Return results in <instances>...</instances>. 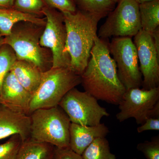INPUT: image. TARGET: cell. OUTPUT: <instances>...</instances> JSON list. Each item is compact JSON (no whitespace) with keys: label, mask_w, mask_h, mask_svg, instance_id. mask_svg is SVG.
I'll list each match as a JSON object with an SVG mask.
<instances>
[{"label":"cell","mask_w":159,"mask_h":159,"mask_svg":"<svg viewBox=\"0 0 159 159\" xmlns=\"http://www.w3.org/2000/svg\"><path fill=\"white\" fill-rule=\"evenodd\" d=\"M148 130H159V118H147L144 123L137 128L139 133Z\"/></svg>","instance_id":"cell-27"},{"label":"cell","mask_w":159,"mask_h":159,"mask_svg":"<svg viewBox=\"0 0 159 159\" xmlns=\"http://www.w3.org/2000/svg\"><path fill=\"white\" fill-rule=\"evenodd\" d=\"M58 106L65 112L72 123L79 125H99L103 117L110 116L106 109L99 105L96 98L76 88L66 94Z\"/></svg>","instance_id":"cell-5"},{"label":"cell","mask_w":159,"mask_h":159,"mask_svg":"<svg viewBox=\"0 0 159 159\" xmlns=\"http://www.w3.org/2000/svg\"><path fill=\"white\" fill-rule=\"evenodd\" d=\"M16 60L14 51L9 46H0V97L4 80Z\"/></svg>","instance_id":"cell-21"},{"label":"cell","mask_w":159,"mask_h":159,"mask_svg":"<svg viewBox=\"0 0 159 159\" xmlns=\"http://www.w3.org/2000/svg\"><path fill=\"white\" fill-rule=\"evenodd\" d=\"M81 81V76L69 68H51L43 72L39 87L32 95L30 115L39 109L58 106L66 94Z\"/></svg>","instance_id":"cell-4"},{"label":"cell","mask_w":159,"mask_h":159,"mask_svg":"<svg viewBox=\"0 0 159 159\" xmlns=\"http://www.w3.org/2000/svg\"><path fill=\"white\" fill-rule=\"evenodd\" d=\"M54 159H83L82 156L76 153L70 147L55 148Z\"/></svg>","instance_id":"cell-26"},{"label":"cell","mask_w":159,"mask_h":159,"mask_svg":"<svg viewBox=\"0 0 159 159\" xmlns=\"http://www.w3.org/2000/svg\"><path fill=\"white\" fill-rule=\"evenodd\" d=\"M10 70L20 83L33 95L39 87L43 72L30 63L19 60L16 61Z\"/></svg>","instance_id":"cell-15"},{"label":"cell","mask_w":159,"mask_h":159,"mask_svg":"<svg viewBox=\"0 0 159 159\" xmlns=\"http://www.w3.org/2000/svg\"><path fill=\"white\" fill-rule=\"evenodd\" d=\"M142 30L152 34L159 27V0L139 5Z\"/></svg>","instance_id":"cell-18"},{"label":"cell","mask_w":159,"mask_h":159,"mask_svg":"<svg viewBox=\"0 0 159 159\" xmlns=\"http://www.w3.org/2000/svg\"><path fill=\"white\" fill-rule=\"evenodd\" d=\"M75 2L79 10L100 19L107 16L116 3L113 0H75Z\"/></svg>","instance_id":"cell-19"},{"label":"cell","mask_w":159,"mask_h":159,"mask_svg":"<svg viewBox=\"0 0 159 159\" xmlns=\"http://www.w3.org/2000/svg\"><path fill=\"white\" fill-rule=\"evenodd\" d=\"M81 156L83 159H117L111 152L109 143L105 137L95 139Z\"/></svg>","instance_id":"cell-20"},{"label":"cell","mask_w":159,"mask_h":159,"mask_svg":"<svg viewBox=\"0 0 159 159\" xmlns=\"http://www.w3.org/2000/svg\"><path fill=\"white\" fill-rule=\"evenodd\" d=\"M113 1L114 2H115L117 3L118 2L119 0H113Z\"/></svg>","instance_id":"cell-32"},{"label":"cell","mask_w":159,"mask_h":159,"mask_svg":"<svg viewBox=\"0 0 159 159\" xmlns=\"http://www.w3.org/2000/svg\"><path fill=\"white\" fill-rule=\"evenodd\" d=\"M43 14L45 16V28L40 37L41 47L48 48L52 54L51 68H70V57L65 51L66 31L61 12L46 6Z\"/></svg>","instance_id":"cell-8"},{"label":"cell","mask_w":159,"mask_h":159,"mask_svg":"<svg viewBox=\"0 0 159 159\" xmlns=\"http://www.w3.org/2000/svg\"><path fill=\"white\" fill-rule=\"evenodd\" d=\"M56 147L30 138L23 142L17 159H54Z\"/></svg>","instance_id":"cell-17"},{"label":"cell","mask_w":159,"mask_h":159,"mask_svg":"<svg viewBox=\"0 0 159 159\" xmlns=\"http://www.w3.org/2000/svg\"><path fill=\"white\" fill-rule=\"evenodd\" d=\"M9 46L14 51L17 60L30 63L42 72L46 69V54L35 33L28 29H12L11 34L5 36L2 45Z\"/></svg>","instance_id":"cell-10"},{"label":"cell","mask_w":159,"mask_h":159,"mask_svg":"<svg viewBox=\"0 0 159 159\" xmlns=\"http://www.w3.org/2000/svg\"><path fill=\"white\" fill-rule=\"evenodd\" d=\"M2 36L1 35V33H0V46L2 45V39H1V36Z\"/></svg>","instance_id":"cell-31"},{"label":"cell","mask_w":159,"mask_h":159,"mask_svg":"<svg viewBox=\"0 0 159 159\" xmlns=\"http://www.w3.org/2000/svg\"><path fill=\"white\" fill-rule=\"evenodd\" d=\"M109 130L104 123L89 126L71 122L70 129V145L72 150L81 155L95 139L106 137Z\"/></svg>","instance_id":"cell-14"},{"label":"cell","mask_w":159,"mask_h":159,"mask_svg":"<svg viewBox=\"0 0 159 159\" xmlns=\"http://www.w3.org/2000/svg\"><path fill=\"white\" fill-rule=\"evenodd\" d=\"M135 2H136L138 4H141L142 3L147 2H151V1H153V0H134Z\"/></svg>","instance_id":"cell-30"},{"label":"cell","mask_w":159,"mask_h":159,"mask_svg":"<svg viewBox=\"0 0 159 159\" xmlns=\"http://www.w3.org/2000/svg\"><path fill=\"white\" fill-rule=\"evenodd\" d=\"M47 6L43 0H14L13 8L22 12L35 15L43 14Z\"/></svg>","instance_id":"cell-23"},{"label":"cell","mask_w":159,"mask_h":159,"mask_svg":"<svg viewBox=\"0 0 159 159\" xmlns=\"http://www.w3.org/2000/svg\"><path fill=\"white\" fill-rule=\"evenodd\" d=\"M159 118V101L148 112L147 118Z\"/></svg>","instance_id":"cell-28"},{"label":"cell","mask_w":159,"mask_h":159,"mask_svg":"<svg viewBox=\"0 0 159 159\" xmlns=\"http://www.w3.org/2000/svg\"><path fill=\"white\" fill-rule=\"evenodd\" d=\"M14 2V0H0V9L13 8Z\"/></svg>","instance_id":"cell-29"},{"label":"cell","mask_w":159,"mask_h":159,"mask_svg":"<svg viewBox=\"0 0 159 159\" xmlns=\"http://www.w3.org/2000/svg\"><path fill=\"white\" fill-rule=\"evenodd\" d=\"M81 80L85 92L97 100L114 105L121 102L126 90L118 77L116 62L105 39L96 37Z\"/></svg>","instance_id":"cell-1"},{"label":"cell","mask_w":159,"mask_h":159,"mask_svg":"<svg viewBox=\"0 0 159 159\" xmlns=\"http://www.w3.org/2000/svg\"><path fill=\"white\" fill-rule=\"evenodd\" d=\"M32 97L18 81L12 72L9 71L3 81L0 104L15 111L30 116Z\"/></svg>","instance_id":"cell-12"},{"label":"cell","mask_w":159,"mask_h":159,"mask_svg":"<svg viewBox=\"0 0 159 159\" xmlns=\"http://www.w3.org/2000/svg\"><path fill=\"white\" fill-rule=\"evenodd\" d=\"M109 48L116 65L118 77L125 89L142 86V74L132 38L114 37L109 43Z\"/></svg>","instance_id":"cell-6"},{"label":"cell","mask_w":159,"mask_h":159,"mask_svg":"<svg viewBox=\"0 0 159 159\" xmlns=\"http://www.w3.org/2000/svg\"><path fill=\"white\" fill-rule=\"evenodd\" d=\"M137 148L146 159H159V135L153 137L150 141L139 143Z\"/></svg>","instance_id":"cell-24"},{"label":"cell","mask_w":159,"mask_h":159,"mask_svg":"<svg viewBox=\"0 0 159 159\" xmlns=\"http://www.w3.org/2000/svg\"><path fill=\"white\" fill-rule=\"evenodd\" d=\"M118 3L99 28L97 35L100 38H132L142 29L139 4L134 0H119Z\"/></svg>","instance_id":"cell-7"},{"label":"cell","mask_w":159,"mask_h":159,"mask_svg":"<svg viewBox=\"0 0 159 159\" xmlns=\"http://www.w3.org/2000/svg\"><path fill=\"white\" fill-rule=\"evenodd\" d=\"M25 21L34 25H45L44 19L37 15L19 11L14 8L0 9V33L2 36L11 34L14 25L20 22Z\"/></svg>","instance_id":"cell-16"},{"label":"cell","mask_w":159,"mask_h":159,"mask_svg":"<svg viewBox=\"0 0 159 159\" xmlns=\"http://www.w3.org/2000/svg\"><path fill=\"white\" fill-rule=\"evenodd\" d=\"M22 143L19 135H13L9 137L8 141L0 144V159H17Z\"/></svg>","instance_id":"cell-22"},{"label":"cell","mask_w":159,"mask_h":159,"mask_svg":"<svg viewBox=\"0 0 159 159\" xmlns=\"http://www.w3.org/2000/svg\"><path fill=\"white\" fill-rule=\"evenodd\" d=\"M29 116L31 139L48 143L56 148L69 147L71 122L59 106L39 109Z\"/></svg>","instance_id":"cell-3"},{"label":"cell","mask_w":159,"mask_h":159,"mask_svg":"<svg viewBox=\"0 0 159 159\" xmlns=\"http://www.w3.org/2000/svg\"><path fill=\"white\" fill-rule=\"evenodd\" d=\"M159 101V87L150 89L140 88L126 90L119 104L120 111L116 115L119 122L134 118L138 125L147 119L148 112Z\"/></svg>","instance_id":"cell-9"},{"label":"cell","mask_w":159,"mask_h":159,"mask_svg":"<svg viewBox=\"0 0 159 159\" xmlns=\"http://www.w3.org/2000/svg\"><path fill=\"white\" fill-rule=\"evenodd\" d=\"M136 159V158H133V159Z\"/></svg>","instance_id":"cell-33"},{"label":"cell","mask_w":159,"mask_h":159,"mask_svg":"<svg viewBox=\"0 0 159 159\" xmlns=\"http://www.w3.org/2000/svg\"><path fill=\"white\" fill-rule=\"evenodd\" d=\"M47 6L61 12L74 13L77 11L75 0H43Z\"/></svg>","instance_id":"cell-25"},{"label":"cell","mask_w":159,"mask_h":159,"mask_svg":"<svg viewBox=\"0 0 159 159\" xmlns=\"http://www.w3.org/2000/svg\"><path fill=\"white\" fill-rule=\"evenodd\" d=\"M30 116L0 104V140L18 134L25 142L30 138Z\"/></svg>","instance_id":"cell-13"},{"label":"cell","mask_w":159,"mask_h":159,"mask_svg":"<svg viewBox=\"0 0 159 159\" xmlns=\"http://www.w3.org/2000/svg\"><path fill=\"white\" fill-rule=\"evenodd\" d=\"M61 13L66 31L65 51L70 57L69 68L81 76L98 36L97 26L101 19L79 10L74 13Z\"/></svg>","instance_id":"cell-2"},{"label":"cell","mask_w":159,"mask_h":159,"mask_svg":"<svg viewBox=\"0 0 159 159\" xmlns=\"http://www.w3.org/2000/svg\"><path fill=\"white\" fill-rule=\"evenodd\" d=\"M140 71L142 76V89H150L159 87V51L152 35L141 29L134 36Z\"/></svg>","instance_id":"cell-11"}]
</instances>
